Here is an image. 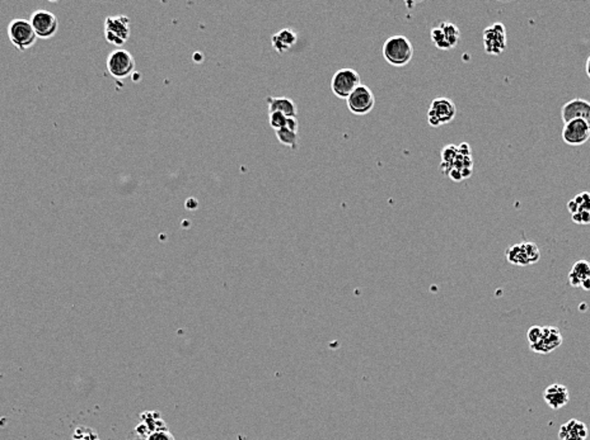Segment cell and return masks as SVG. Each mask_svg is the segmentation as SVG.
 I'll list each match as a JSON object with an SVG mask.
<instances>
[{
  "instance_id": "1",
  "label": "cell",
  "mask_w": 590,
  "mask_h": 440,
  "mask_svg": "<svg viewBox=\"0 0 590 440\" xmlns=\"http://www.w3.org/2000/svg\"><path fill=\"white\" fill-rule=\"evenodd\" d=\"M383 57L387 62L396 67H404L409 65V61L414 57V46L407 37L392 36L383 45Z\"/></svg>"
},
{
  "instance_id": "2",
  "label": "cell",
  "mask_w": 590,
  "mask_h": 440,
  "mask_svg": "<svg viewBox=\"0 0 590 440\" xmlns=\"http://www.w3.org/2000/svg\"><path fill=\"white\" fill-rule=\"evenodd\" d=\"M441 172L454 182L470 178L473 172V158L470 145L466 143L458 145V153L452 164Z\"/></svg>"
},
{
  "instance_id": "3",
  "label": "cell",
  "mask_w": 590,
  "mask_h": 440,
  "mask_svg": "<svg viewBox=\"0 0 590 440\" xmlns=\"http://www.w3.org/2000/svg\"><path fill=\"white\" fill-rule=\"evenodd\" d=\"M8 38L21 53L32 48L37 41L36 33L27 19H13L8 26Z\"/></svg>"
},
{
  "instance_id": "4",
  "label": "cell",
  "mask_w": 590,
  "mask_h": 440,
  "mask_svg": "<svg viewBox=\"0 0 590 440\" xmlns=\"http://www.w3.org/2000/svg\"><path fill=\"white\" fill-rule=\"evenodd\" d=\"M456 117H457V106L449 98H446V97L435 98L429 106L427 119H428L429 125L431 127L448 125Z\"/></svg>"
},
{
  "instance_id": "5",
  "label": "cell",
  "mask_w": 590,
  "mask_h": 440,
  "mask_svg": "<svg viewBox=\"0 0 590 440\" xmlns=\"http://www.w3.org/2000/svg\"><path fill=\"white\" fill-rule=\"evenodd\" d=\"M359 85H362V79H360L359 72L350 67L340 69L332 77V93L340 99L346 101Z\"/></svg>"
},
{
  "instance_id": "6",
  "label": "cell",
  "mask_w": 590,
  "mask_h": 440,
  "mask_svg": "<svg viewBox=\"0 0 590 440\" xmlns=\"http://www.w3.org/2000/svg\"><path fill=\"white\" fill-rule=\"evenodd\" d=\"M505 256L509 264L517 267H527L536 264L541 259V251L535 243L523 241L508 248Z\"/></svg>"
},
{
  "instance_id": "7",
  "label": "cell",
  "mask_w": 590,
  "mask_h": 440,
  "mask_svg": "<svg viewBox=\"0 0 590 440\" xmlns=\"http://www.w3.org/2000/svg\"><path fill=\"white\" fill-rule=\"evenodd\" d=\"M103 28L106 41L112 46H122L130 38V19L127 16L107 17Z\"/></svg>"
},
{
  "instance_id": "8",
  "label": "cell",
  "mask_w": 590,
  "mask_h": 440,
  "mask_svg": "<svg viewBox=\"0 0 590 440\" xmlns=\"http://www.w3.org/2000/svg\"><path fill=\"white\" fill-rule=\"evenodd\" d=\"M430 38L434 46L443 51H448L456 48L461 38V31L452 22L443 21L430 31Z\"/></svg>"
},
{
  "instance_id": "9",
  "label": "cell",
  "mask_w": 590,
  "mask_h": 440,
  "mask_svg": "<svg viewBox=\"0 0 590 440\" xmlns=\"http://www.w3.org/2000/svg\"><path fill=\"white\" fill-rule=\"evenodd\" d=\"M107 70L116 79H125L135 72V59L124 48H117L107 57Z\"/></svg>"
},
{
  "instance_id": "10",
  "label": "cell",
  "mask_w": 590,
  "mask_h": 440,
  "mask_svg": "<svg viewBox=\"0 0 590 440\" xmlns=\"http://www.w3.org/2000/svg\"><path fill=\"white\" fill-rule=\"evenodd\" d=\"M30 23L36 33L37 38H43V40H48L54 37L59 30V19L54 13L46 9H37L32 13Z\"/></svg>"
},
{
  "instance_id": "11",
  "label": "cell",
  "mask_w": 590,
  "mask_h": 440,
  "mask_svg": "<svg viewBox=\"0 0 590 440\" xmlns=\"http://www.w3.org/2000/svg\"><path fill=\"white\" fill-rule=\"evenodd\" d=\"M346 104L350 112L356 116H365L370 114L375 107V96L373 90L367 85H359L351 96L346 99Z\"/></svg>"
},
{
  "instance_id": "12",
  "label": "cell",
  "mask_w": 590,
  "mask_h": 440,
  "mask_svg": "<svg viewBox=\"0 0 590 440\" xmlns=\"http://www.w3.org/2000/svg\"><path fill=\"white\" fill-rule=\"evenodd\" d=\"M483 48L488 55L503 54L508 46L505 26L500 22L488 26L483 31Z\"/></svg>"
},
{
  "instance_id": "13",
  "label": "cell",
  "mask_w": 590,
  "mask_h": 440,
  "mask_svg": "<svg viewBox=\"0 0 590 440\" xmlns=\"http://www.w3.org/2000/svg\"><path fill=\"white\" fill-rule=\"evenodd\" d=\"M562 140L570 146H580L590 140V127L583 119H572L564 123Z\"/></svg>"
},
{
  "instance_id": "14",
  "label": "cell",
  "mask_w": 590,
  "mask_h": 440,
  "mask_svg": "<svg viewBox=\"0 0 590 440\" xmlns=\"http://www.w3.org/2000/svg\"><path fill=\"white\" fill-rule=\"evenodd\" d=\"M562 344V335L560 330L554 326H543L542 333L540 339L537 340L536 344L530 345V351H535L537 354H549L560 348Z\"/></svg>"
},
{
  "instance_id": "15",
  "label": "cell",
  "mask_w": 590,
  "mask_h": 440,
  "mask_svg": "<svg viewBox=\"0 0 590 440\" xmlns=\"http://www.w3.org/2000/svg\"><path fill=\"white\" fill-rule=\"evenodd\" d=\"M567 209L572 214V220L576 225L590 224V192H581L567 202Z\"/></svg>"
},
{
  "instance_id": "16",
  "label": "cell",
  "mask_w": 590,
  "mask_h": 440,
  "mask_svg": "<svg viewBox=\"0 0 590 440\" xmlns=\"http://www.w3.org/2000/svg\"><path fill=\"white\" fill-rule=\"evenodd\" d=\"M561 119L564 123L572 119H583L590 127V101L581 98H575L567 101L561 108Z\"/></svg>"
},
{
  "instance_id": "17",
  "label": "cell",
  "mask_w": 590,
  "mask_h": 440,
  "mask_svg": "<svg viewBox=\"0 0 590 440\" xmlns=\"http://www.w3.org/2000/svg\"><path fill=\"white\" fill-rule=\"evenodd\" d=\"M543 399L546 401L548 407L552 410H560L564 406H567L570 401V393L569 390L564 385L554 383L548 386L543 392Z\"/></svg>"
},
{
  "instance_id": "18",
  "label": "cell",
  "mask_w": 590,
  "mask_h": 440,
  "mask_svg": "<svg viewBox=\"0 0 590 440\" xmlns=\"http://www.w3.org/2000/svg\"><path fill=\"white\" fill-rule=\"evenodd\" d=\"M589 430L586 424L580 422L578 419H570L569 422L562 424L559 430L560 440H586Z\"/></svg>"
},
{
  "instance_id": "19",
  "label": "cell",
  "mask_w": 590,
  "mask_h": 440,
  "mask_svg": "<svg viewBox=\"0 0 590 440\" xmlns=\"http://www.w3.org/2000/svg\"><path fill=\"white\" fill-rule=\"evenodd\" d=\"M298 130H299V122L296 117H290L288 119V125L284 128L275 131L279 143L288 146L290 149L298 148Z\"/></svg>"
},
{
  "instance_id": "20",
  "label": "cell",
  "mask_w": 590,
  "mask_h": 440,
  "mask_svg": "<svg viewBox=\"0 0 590 440\" xmlns=\"http://www.w3.org/2000/svg\"><path fill=\"white\" fill-rule=\"evenodd\" d=\"M266 101H267L269 114L280 112V114H285L286 117H296L298 108L293 99L285 98V97H267Z\"/></svg>"
},
{
  "instance_id": "21",
  "label": "cell",
  "mask_w": 590,
  "mask_h": 440,
  "mask_svg": "<svg viewBox=\"0 0 590 440\" xmlns=\"http://www.w3.org/2000/svg\"><path fill=\"white\" fill-rule=\"evenodd\" d=\"M296 40H298V36L294 30L284 28L272 37V48L277 51V54H285L294 46Z\"/></svg>"
},
{
  "instance_id": "22",
  "label": "cell",
  "mask_w": 590,
  "mask_h": 440,
  "mask_svg": "<svg viewBox=\"0 0 590 440\" xmlns=\"http://www.w3.org/2000/svg\"><path fill=\"white\" fill-rule=\"evenodd\" d=\"M590 275V263L586 260H579L572 265V270L569 272V283L572 287H581Z\"/></svg>"
},
{
  "instance_id": "23",
  "label": "cell",
  "mask_w": 590,
  "mask_h": 440,
  "mask_svg": "<svg viewBox=\"0 0 590 440\" xmlns=\"http://www.w3.org/2000/svg\"><path fill=\"white\" fill-rule=\"evenodd\" d=\"M457 153L458 145H454V143L446 145V148L441 150V164H440V169L441 170L452 164V161L454 160Z\"/></svg>"
},
{
  "instance_id": "24",
  "label": "cell",
  "mask_w": 590,
  "mask_h": 440,
  "mask_svg": "<svg viewBox=\"0 0 590 440\" xmlns=\"http://www.w3.org/2000/svg\"><path fill=\"white\" fill-rule=\"evenodd\" d=\"M289 119L290 117H286L285 114H280V112L269 114V122H270V126L275 131L284 128L285 126L288 125V119Z\"/></svg>"
},
{
  "instance_id": "25",
  "label": "cell",
  "mask_w": 590,
  "mask_h": 440,
  "mask_svg": "<svg viewBox=\"0 0 590 440\" xmlns=\"http://www.w3.org/2000/svg\"><path fill=\"white\" fill-rule=\"evenodd\" d=\"M148 440H175V436L172 435V433L169 431L168 429L163 428L153 431L148 436Z\"/></svg>"
},
{
  "instance_id": "26",
  "label": "cell",
  "mask_w": 590,
  "mask_h": 440,
  "mask_svg": "<svg viewBox=\"0 0 590 440\" xmlns=\"http://www.w3.org/2000/svg\"><path fill=\"white\" fill-rule=\"evenodd\" d=\"M541 333H542V326L535 325V326L530 327L528 333H527V339H528L530 345L536 344L537 340L540 339V336H541Z\"/></svg>"
},
{
  "instance_id": "27",
  "label": "cell",
  "mask_w": 590,
  "mask_h": 440,
  "mask_svg": "<svg viewBox=\"0 0 590 440\" xmlns=\"http://www.w3.org/2000/svg\"><path fill=\"white\" fill-rule=\"evenodd\" d=\"M581 288L584 290V291H590V275L586 278V280L581 283Z\"/></svg>"
},
{
  "instance_id": "28",
  "label": "cell",
  "mask_w": 590,
  "mask_h": 440,
  "mask_svg": "<svg viewBox=\"0 0 590 440\" xmlns=\"http://www.w3.org/2000/svg\"><path fill=\"white\" fill-rule=\"evenodd\" d=\"M585 72H586V75L590 79V56L586 60V64H585Z\"/></svg>"
}]
</instances>
